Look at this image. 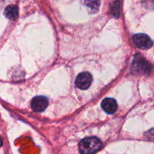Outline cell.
<instances>
[{
    "instance_id": "1",
    "label": "cell",
    "mask_w": 154,
    "mask_h": 154,
    "mask_svg": "<svg viewBox=\"0 0 154 154\" xmlns=\"http://www.w3.org/2000/svg\"><path fill=\"white\" fill-rule=\"evenodd\" d=\"M102 147V143L96 137H89L80 141L79 149L82 154H93Z\"/></svg>"
},
{
    "instance_id": "2",
    "label": "cell",
    "mask_w": 154,
    "mask_h": 154,
    "mask_svg": "<svg viewBox=\"0 0 154 154\" xmlns=\"http://www.w3.org/2000/svg\"><path fill=\"white\" fill-rule=\"evenodd\" d=\"M150 64L140 55H137L131 65V72L135 75H148L151 72Z\"/></svg>"
},
{
    "instance_id": "3",
    "label": "cell",
    "mask_w": 154,
    "mask_h": 154,
    "mask_svg": "<svg viewBox=\"0 0 154 154\" xmlns=\"http://www.w3.org/2000/svg\"><path fill=\"white\" fill-rule=\"evenodd\" d=\"M132 39L134 45L140 49H148L152 45V41L146 34H135L132 37Z\"/></svg>"
},
{
    "instance_id": "4",
    "label": "cell",
    "mask_w": 154,
    "mask_h": 154,
    "mask_svg": "<svg viewBox=\"0 0 154 154\" xmlns=\"http://www.w3.org/2000/svg\"><path fill=\"white\" fill-rule=\"evenodd\" d=\"M92 82V77L88 72H82L75 79V85L81 90H86Z\"/></svg>"
},
{
    "instance_id": "5",
    "label": "cell",
    "mask_w": 154,
    "mask_h": 154,
    "mask_svg": "<svg viewBox=\"0 0 154 154\" xmlns=\"http://www.w3.org/2000/svg\"><path fill=\"white\" fill-rule=\"evenodd\" d=\"M48 105V101L45 96H36L31 102V107L36 112H42Z\"/></svg>"
},
{
    "instance_id": "6",
    "label": "cell",
    "mask_w": 154,
    "mask_h": 154,
    "mask_svg": "<svg viewBox=\"0 0 154 154\" xmlns=\"http://www.w3.org/2000/svg\"><path fill=\"white\" fill-rule=\"evenodd\" d=\"M101 108L107 114H113L117 110V103L115 99H111V98H107L101 102Z\"/></svg>"
},
{
    "instance_id": "7",
    "label": "cell",
    "mask_w": 154,
    "mask_h": 154,
    "mask_svg": "<svg viewBox=\"0 0 154 154\" xmlns=\"http://www.w3.org/2000/svg\"><path fill=\"white\" fill-rule=\"evenodd\" d=\"M4 14L8 19L16 20L18 17V8L14 5H10L5 8L4 11Z\"/></svg>"
},
{
    "instance_id": "8",
    "label": "cell",
    "mask_w": 154,
    "mask_h": 154,
    "mask_svg": "<svg viewBox=\"0 0 154 154\" xmlns=\"http://www.w3.org/2000/svg\"><path fill=\"white\" fill-rule=\"evenodd\" d=\"M84 3L91 11H97L100 5V0H84Z\"/></svg>"
},
{
    "instance_id": "9",
    "label": "cell",
    "mask_w": 154,
    "mask_h": 154,
    "mask_svg": "<svg viewBox=\"0 0 154 154\" xmlns=\"http://www.w3.org/2000/svg\"><path fill=\"white\" fill-rule=\"evenodd\" d=\"M119 10H120V2L119 1H116L111 7V12L115 17H118L119 15Z\"/></svg>"
},
{
    "instance_id": "10",
    "label": "cell",
    "mask_w": 154,
    "mask_h": 154,
    "mask_svg": "<svg viewBox=\"0 0 154 154\" xmlns=\"http://www.w3.org/2000/svg\"><path fill=\"white\" fill-rule=\"evenodd\" d=\"M148 137L152 139H154V129H151L148 132Z\"/></svg>"
},
{
    "instance_id": "11",
    "label": "cell",
    "mask_w": 154,
    "mask_h": 154,
    "mask_svg": "<svg viewBox=\"0 0 154 154\" xmlns=\"http://www.w3.org/2000/svg\"><path fill=\"white\" fill-rule=\"evenodd\" d=\"M2 144H3V140H2V138L1 137H0V147H1L2 146Z\"/></svg>"
}]
</instances>
